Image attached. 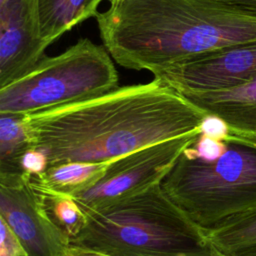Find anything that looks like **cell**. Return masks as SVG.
Here are the masks:
<instances>
[{"mask_svg":"<svg viewBox=\"0 0 256 256\" xmlns=\"http://www.w3.org/2000/svg\"><path fill=\"white\" fill-rule=\"evenodd\" d=\"M199 256H221V255L217 254L216 252H213V253H209V254H205V255H199Z\"/></svg>","mask_w":256,"mask_h":256,"instance_id":"cell-22","label":"cell"},{"mask_svg":"<svg viewBox=\"0 0 256 256\" xmlns=\"http://www.w3.org/2000/svg\"><path fill=\"white\" fill-rule=\"evenodd\" d=\"M152 74L180 94L229 88L256 77V42L200 54Z\"/></svg>","mask_w":256,"mask_h":256,"instance_id":"cell-8","label":"cell"},{"mask_svg":"<svg viewBox=\"0 0 256 256\" xmlns=\"http://www.w3.org/2000/svg\"><path fill=\"white\" fill-rule=\"evenodd\" d=\"M10 1H14V0H0V5L5 4V3H8V2H10Z\"/></svg>","mask_w":256,"mask_h":256,"instance_id":"cell-24","label":"cell"},{"mask_svg":"<svg viewBox=\"0 0 256 256\" xmlns=\"http://www.w3.org/2000/svg\"><path fill=\"white\" fill-rule=\"evenodd\" d=\"M181 95L207 115L223 119L230 135L256 140V77L229 88Z\"/></svg>","mask_w":256,"mask_h":256,"instance_id":"cell-10","label":"cell"},{"mask_svg":"<svg viewBox=\"0 0 256 256\" xmlns=\"http://www.w3.org/2000/svg\"><path fill=\"white\" fill-rule=\"evenodd\" d=\"M37 0L0 5V88L28 73L44 56Z\"/></svg>","mask_w":256,"mask_h":256,"instance_id":"cell-9","label":"cell"},{"mask_svg":"<svg viewBox=\"0 0 256 256\" xmlns=\"http://www.w3.org/2000/svg\"><path fill=\"white\" fill-rule=\"evenodd\" d=\"M200 131L142 147L111 160L104 174L90 186L72 194L80 208H92L161 182L181 153Z\"/></svg>","mask_w":256,"mask_h":256,"instance_id":"cell-6","label":"cell"},{"mask_svg":"<svg viewBox=\"0 0 256 256\" xmlns=\"http://www.w3.org/2000/svg\"><path fill=\"white\" fill-rule=\"evenodd\" d=\"M105 1L109 2L110 4H115V3H117V2H119V1H121V0H105Z\"/></svg>","mask_w":256,"mask_h":256,"instance_id":"cell-23","label":"cell"},{"mask_svg":"<svg viewBox=\"0 0 256 256\" xmlns=\"http://www.w3.org/2000/svg\"><path fill=\"white\" fill-rule=\"evenodd\" d=\"M200 134H204L212 139L225 141L229 136L230 130L227 123L218 116L208 114L200 124Z\"/></svg>","mask_w":256,"mask_h":256,"instance_id":"cell-18","label":"cell"},{"mask_svg":"<svg viewBox=\"0 0 256 256\" xmlns=\"http://www.w3.org/2000/svg\"><path fill=\"white\" fill-rule=\"evenodd\" d=\"M104 0H37L43 39L50 45L81 22L96 17Z\"/></svg>","mask_w":256,"mask_h":256,"instance_id":"cell-11","label":"cell"},{"mask_svg":"<svg viewBox=\"0 0 256 256\" xmlns=\"http://www.w3.org/2000/svg\"><path fill=\"white\" fill-rule=\"evenodd\" d=\"M0 256H28L19 238L2 219H0Z\"/></svg>","mask_w":256,"mask_h":256,"instance_id":"cell-17","label":"cell"},{"mask_svg":"<svg viewBox=\"0 0 256 256\" xmlns=\"http://www.w3.org/2000/svg\"><path fill=\"white\" fill-rule=\"evenodd\" d=\"M71 245L110 256H199L206 233L166 195L161 182L92 208Z\"/></svg>","mask_w":256,"mask_h":256,"instance_id":"cell-3","label":"cell"},{"mask_svg":"<svg viewBox=\"0 0 256 256\" xmlns=\"http://www.w3.org/2000/svg\"><path fill=\"white\" fill-rule=\"evenodd\" d=\"M227 149L224 141L212 139L204 134H199L196 141L186 149V151L198 158L206 161H214L221 157Z\"/></svg>","mask_w":256,"mask_h":256,"instance_id":"cell-16","label":"cell"},{"mask_svg":"<svg viewBox=\"0 0 256 256\" xmlns=\"http://www.w3.org/2000/svg\"><path fill=\"white\" fill-rule=\"evenodd\" d=\"M23 115L0 114V173H19L21 158L29 149Z\"/></svg>","mask_w":256,"mask_h":256,"instance_id":"cell-14","label":"cell"},{"mask_svg":"<svg viewBox=\"0 0 256 256\" xmlns=\"http://www.w3.org/2000/svg\"><path fill=\"white\" fill-rule=\"evenodd\" d=\"M21 169L28 175L40 174L48 167L46 156L39 150L28 149L21 158Z\"/></svg>","mask_w":256,"mask_h":256,"instance_id":"cell-19","label":"cell"},{"mask_svg":"<svg viewBox=\"0 0 256 256\" xmlns=\"http://www.w3.org/2000/svg\"><path fill=\"white\" fill-rule=\"evenodd\" d=\"M109 162L64 163L49 166L44 172L31 176L53 191L72 195L96 182L104 174Z\"/></svg>","mask_w":256,"mask_h":256,"instance_id":"cell-13","label":"cell"},{"mask_svg":"<svg viewBox=\"0 0 256 256\" xmlns=\"http://www.w3.org/2000/svg\"><path fill=\"white\" fill-rule=\"evenodd\" d=\"M114 60L104 45L78 40L44 56L28 73L0 88V114L26 115L106 94L119 87Z\"/></svg>","mask_w":256,"mask_h":256,"instance_id":"cell-5","label":"cell"},{"mask_svg":"<svg viewBox=\"0 0 256 256\" xmlns=\"http://www.w3.org/2000/svg\"><path fill=\"white\" fill-rule=\"evenodd\" d=\"M32 186L42 196L47 210L55 221L72 238L83 227L86 217L75 199L65 193L53 191L41 183H39L33 176L30 175Z\"/></svg>","mask_w":256,"mask_h":256,"instance_id":"cell-15","label":"cell"},{"mask_svg":"<svg viewBox=\"0 0 256 256\" xmlns=\"http://www.w3.org/2000/svg\"><path fill=\"white\" fill-rule=\"evenodd\" d=\"M96 20L103 45L117 64L151 73L256 42V14L222 0H121Z\"/></svg>","mask_w":256,"mask_h":256,"instance_id":"cell-2","label":"cell"},{"mask_svg":"<svg viewBox=\"0 0 256 256\" xmlns=\"http://www.w3.org/2000/svg\"><path fill=\"white\" fill-rule=\"evenodd\" d=\"M63 256H110V255L70 245L65 251V253L63 254Z\"/></svg>","mask_w":256,"mask_h":256,"instance_id":"cell-20","label":"cell"},{"mask_svg":"<svg viewBox=\"0 0 256 256\" xmlns=\"http://www.w3.org/2000/svg\"><path fill=\"white\" fill-rule=\"evenodd\" d=\"M205 233L212 250L221 256H256V211L226 220Z\"/></svg>","mask_w":256,"mask_h":256,"instance_id":"cell-12","label":"cell"},{"mask_svg":"<svg viewBox=\"0 0 256 256\" xmlns=\"http://www.w3.org/2000/svg\"><path fill=\"white\" fill-rule=\"evenodd\" d=\"M0 219L19 238L28 256H63L70 236L50 216L30 175L0 173Z\"/></svg>","mask_w":256,"mask_h":256,"instance_id":"cell-7","label":"cell"},{"mask_svg":"<svg viewBox=\"0 0 256 256\" xmlns=\"http://www.w3.org/2000/svg\"><path fill=\"white\" fill-rule=\"evenodd\" d=\"M207 114L158 79L22 116L29 149L48 167L104 163L200 131Z\"/></svg>","mask_w":256,"mask_h":256,"instance_id":"cell-1","label":"cell"},{"mask_svg":"<svg viewBox=\"0 0 256 256\" xmlns=\"http://www.w3.org/2000/svg\"><path fill=\"white\" fill-rule=\"evenodd\" d=\"M242 10L256 14V0H222Z\"/></svg>","mask_w":256,"mask_h":256,"instance_id":"cell-21","label":"cell"},{"mask_svg":"<svg viewBox=\"0 0 256 256\" xmlns=\"http://www.w3.org/2000/svg\"><path fill=\"white\" fill-rule=\"evenodd\" d=\"M224 142L226 151L214 161L186 148L161 181L166 195L204 232L256 211V140L229 134Z\"/></svg>","mask_w":256,"mask_h":256,"instance_id":"cell-4","label":"cell"}]
</instances>
